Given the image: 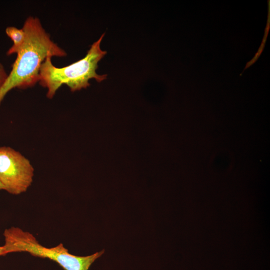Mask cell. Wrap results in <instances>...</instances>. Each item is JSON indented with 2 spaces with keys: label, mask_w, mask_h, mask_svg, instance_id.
<instances>
[{
  "label": "cell",
  "mask_w": 270,
  "mask_h": 270,
  "mask_svg": "<svg viewBox=\"0 0 270 270\" xmlns=\"http://www.w3.org/2000/svg\"><path fill=\"white\" fill-rule=\"evenodd\" d=\"M22 28L26 34L25 42L16 54L12 70L0 88V105L12 89H25L38 82L41 65L47 57H63L67 54L51 40L38 18L28 16Z\"/></svg>",
  "instance_id": "1"
},
{
  "label": "cell",
  "mask_w": 270,
  "mask_h": 270,
  "mask_svg": "<svg viewBox=\"0 0 270 270\" xmlns=\"http://www.w3.org/2000/svg\"><path fill=\"white\" fill-rule=\"evenodd\" d=\"M104 36V33L90 46L84 58L68 66L57 68L52 64V57L46 58L40 68L38 82L48 89V98H52L62 84L75 92L89 86L90 79L100 82L106 78V74L100 75L96 72L98 62L106 54L100 46Z\"/></svg>",
  "instance_id": "2"
},
{
  "label": "cell",
  "mask_w": 270,
  "mask_h": 270,
  "mask_svg": "<svg viewBox=\"0 0 270 270\" xmlns=\"http://www.w3.org/2000/svg\"><path fill=\"white\" fill-rule=\"evenodd\" d=\"M3 235V246L7 254L28 252L34 256L52 260L64 270H88L92 263L104 253L102 250L89 256H78L70 254L62 243L52 248L45 247L32 234L18 227L6 228Z\"/></svg>",
  "instance_id": "3"
},
{
  "label": "cell",
  "mask_w": 270,
  "mask_h": 270,
  "mask_svg": "<svg viewBox=\"0 0 270 270\" xmlns=\"http://www.w3.org/2000/svg\"><path fill=\"white\" fill-rule=\"evenodd\" d=\"M34 168L30 160L9 146H0V182L14 195L26 192L31 186Z\"/></svg>",
  "instance_id": "4"
},
{
  "label": "cell",
  "mask_w": 270,
  "mask_h": 270,
  "mask_svg": "<svg viewBox=\"0 0 270 270\" xmlns=\"http://www.w3.org/2000/svg\"><path fill=\"white\" fill-rule=\"evenodd\" d=\"M6 35L12 40L13 44L6 52L8 56L17 54L23 46L26 38V34L24 29L18 28L16 27L10 26L6 29Z\"/></svg>",
  "instance_id": "5"
},
{
  "label": "cell",
  "mask_w": 270,
  "mask_h": 270,
  "mask_svg": "<svg viewBox=\"0 0 270 270\" xmlns=\"http://www.w3.org/2000/svg\"><path fill=\"white\" fill-rule=\"evenodd\" d=\"M270 0H268V20L266 23V26L264 30V36L261 44L260 46L258 51L256 54L248 62L246 65V66L244 70V71L242 72L245 70L246 68H249L250 66H251L252 64H254L259 58L261 54L262 53L264 48L265 46V44L266 42V38L270 30Z\"/></svg>",
  "instance_id": "6"
},
{
  "label": "cell",
  "mask_w": 270,
  "mask_h": 270,
  "mask_svg": "<svg viewBox=\"0 0 270 270\" xmlns=\"http://www.w3.org/2000/svg\"><path fill=\"white\" fill-rule=\"evenodd\" d=\"M8 74L6 71L3 65L0 62V88L6 81Z\"/></svg>",
  "instance_id": "7"
},
{
  "label": "cell",
  "mask_w": 270,
  "mask_h": 270,
  "mask_svg": "<svg viewBox=\"0 0 270 270\" xmlns=\"http://www.w3.org/2000/svg\"><path fill=\"white\" fill-rule=\"evenodd\" d=\"M6 254H7L3 246H0V256H6Z\"/></svg>",
  "instance_id": "8"
},
{
  "label": "cell",
  "mask_w": 270,
  "mask_h": 270,
  "mask_svg": "<svg viewBox=\"0 0 270 270\" xmlns=\"http://www.w3.org/2000/svg\"><path fill=\"white\" fill-rule=\"evenodd\" d=\"M0 190H4V186L0 182Z\"/></svg>",
  "instance_id": "9"
}]
</instances>
